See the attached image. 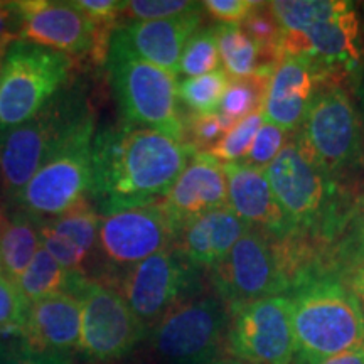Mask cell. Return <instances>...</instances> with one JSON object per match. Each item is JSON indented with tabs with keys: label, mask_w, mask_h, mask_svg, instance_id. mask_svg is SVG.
<instances>
[{
	"label": "cell",
	"mask_w": 364,
	"mask_h": 364,
	"mask_svg": "<svg viewBox=\"0 0 364 364\" xmlns=\"http://www.w3.org/2000/svg\"><path fill=\"white\" fill-rule=\"evenodd\" d=\"M41 248V218L19 208H7L0 238V273L17 282Z\"/></svg>",
	"instance_id": "cell-23"
},
{
	"label": "cell",
	"mask_w": 364,
	"mask_h": 364,
	"mask_svg": "<svg viewBox=\"0 0 364 364\" xmlns=\"http://www.w3.org/2000/svg\"><path fill=\"white\" fill-rule=\"evenodd\" d=\"M9 46H0V71H2V65H4V58H6Z\"/></svg>",
	"instance_id": "cell-46"
},
{
	"label": "cell",
	"mask_w": 364,
	"mask_h": 364,
	"mask_svg": "<svg viewBox=\"0 0 364 364\" xmlns=\"http://www.w3.org/2000/svg\"><path fill=\"white\" fill-rule=\"evenodd\" d=\"M91 115H95L93 103L85 88L70 85L34 118L0 134V194L4 206L16 204L61 140Z\"/></svg>",
	"instance_id": "cell-5"
},
{
	"label": "cell",
	"mask_w": 364,
	"mask_h": 364,
	"mask_svg": "<svg viewBox=\"0 0 364 364\" xmlns=\"http://www.w3.org/2000/svg\"><path fill=\"white\" fill-rule=\"evenodd\" d=\"M312 364H364V348L336 354V356H329Z\"/></svg>",
	"instance_id": "cell-42"
},
{
	"label": "cell",
	"mask_w": 364,
	"mask_h": 364,
	"mask_svg": "<svg viewBox=\"0 0 364 364\" xmlns=\"http://www.w3.org/2000/svg\"><path fill=\"white\" fill-rule=\"evenodd\" d=\"M263 122H265L263 110L241 118L221 136L220 142L209 150V154L223 164L241 162L247 156L250 145H252L255 135L260 130Z\"/></svg>",
	"instance_id": "cell-32"
},
{
	"label": "cell",
	"mask_w": 364,
	"mask_h": 364,
	"mask_svg": "<svg viewBox=\"0 0 364 364\" xmlns=\"http://www.w3.org/2000/svg\"><path fill=\"white\" fill-rule=\"evenodd\" d=\"M44 220L56 233L76 245L90 260L97 247L100 223H102V216L98 215L90 198H83L61 215L44 218Z\"/></svg>",
	"instance_id": "cell-26"
},
{
	"label": "cell",
	"mask_w": 364,
	"mask_h": 364,
	"mask_svg": "<svg viewBox=\"0 0 364 364\" xmlns=\"http://www.w3.org/2000/svg\"><path fill=\"white\" fill-rule=\"evenodd\" d=\"M203 7V2L188 0H130L125 2L120 22H150L164 21Z\"/></svg>",
	"instance_id": "cell-35"
},
{
	"label": "cell",
	"mask_w": 364,
	"mask_h": 364,
	"mask_svg": "<svg viewBox=\"0 0 364 364\" xmlns=\"http://www.w3.org/2000/svg\"><path fill=\"white\" fill-rule=\"evenodd\" d=\"M290 134L282 130L280 127L270 124V122H263L260 130L255 135L252 145H250L247 156L241 162L252 166L255 169L265 171L270 164L275 161L280 150L289 140Z\"/></svg>",
	"instance_id": "cell-36"
},
{
	"label": "cell",
	"mask_w": 364,
	"mask_h": 364,
	"mask_svg": "<svg viewBox=\"0 0 364 364\" xmlns=\"http://www.w3.org/2000/svg\"><path fill=\"white\" fill-rule=\"evenodd\" d=\"M258 6L255 0H204L203 7L213 19L221 24L241 26L253 9Z\"/></svg>",
	"instance_id": "cell-39"
},
{
	"label": "cell",
	"mask_w": 364,
	"mask_h": 364,
	"mask_svg": "<svg viewBox=\"0 0 364 364\" xmlns=\"http://www.w3.org/2000/svg\"><path fill=\"white\" fill-rule=\"evenodd\" d=\"M161 204L176 235L196 218L228 206L223 162L209 152H196Z\"/></svg>",
	"instance_id": "cell-17"
},
{
	"label": "cell",
	"mask_w": 364,
	"mask_h": 364,
	"mask_svg": "<svg viewBox=\"0 0 364 364\" xmlns=\"http://www.w3.org/2000/svg\"><path fill=\"white\" fill-rule=\"evenodd\" d=\"M204 7L164 21L120 22L113 38L150 65L179 76V63L188 41L201 29Z\"/></svg>",
	"instance_id": "cell-18"
},
{
	"label": "cell",
	"mask_w": 364,
	"mask_h": 364,
	"mask_svg": "<svg viewBox=\"0 0 364 364\" xmlns=\"http://www.w3.org/2000/svg\"><path fill=\"white\" fill-rule=\"evenodd\" d=\"M211 364H248V363H243V361H236V359H225V358H221V359H216L215 363H211Z\"/></svg>",
	"instance_id": "cell-45"
},
{
	"label": "cell",
	"mask_w": 364,
	"mask_h": 364,
	"mask_svg": "<svg viewBox=\"0 0 364 364\" xmlns=\"http://www.w3.org/2000/svg\"><path fill=\"white\" fill-rule=\"evenodd\" d=\"M71 4L97 24L118 26L125 9V2L120 0H75Z\"/></svg>",
	"instance_id": "cell-40"
},
{
	"label": "cell",
	"mask_w": 364,
	"mask_h": 364,
	"mask_svg": "<svg viewBox=\"0 0 364 364\" xmlns=\"http://www.w3.org/2000/svg\"><path fill=\"white\" fill-rule=\"evenodd\" d=\"M4 4H6V2H0V7H2V6H4Z\"/></svg>",
	"instance_id": "cell-48"
},
{
	"label": "cell",
	"mask_w": 364,
	"mask_h": 364,
	"mask_svg": "<svg viewBox=\"0 0 364 364\" xmlns=\"http://www.w3.org/2000/svg\"><path fill=\"white\" fill-rule=\"evenodd\" d=\"M300 134L318 166L339 184L364 167V120L344 83L324 80L317 86Z\"/></svg>",
	"instance_id": "cell-7"
},
{
	"label": "cell",
	"mask_w": 364,
	"mask_h": 364,
	"mask_svg": "<svg viewBox=\"0 0 364 364\" xmlns=\"http://www.w3.org/2000/svg\"><path fill=\"white\" fill-rule=\"evenodd\" d=\"M71 272L63 268L46 250L41 247L36 257L22 273V277L16 282L19 287L21 294L29 300H36L48 297V295L66 292L68 282H70Z\"/></svg>",
	"instance_id": "cell-27"
},
{
	"label": "cell",
	"mask_w": 364,
	"mask_h": 364,
	"mask_svg": "<svg viewBox=\"0 0 364 364\" xmlns=\"http://www.w3.org/2000/svg\"><path fill=\"white\" fill-rule=\"evenodd\" d=\"M21 16L16 2H6L0 7V46H11L19 39Z\"/></svg>",
	"instance_id": "cell-41"
},
{
	"label": "cell",
	"mask_w": 364,
	"mask_h": 364,
	"mask_svg": "<svg viewBox=\"0 0 364 364\" xmlns=\"http://www.w3.org/2000/svg\"><path fill=\"white\" fill-rule=\"evenodd\" d=\"M95 135L97 115H91L61 140L12 208L39 218H53L88 198L93 179Z\"/></svg>",
	"instance_id": "cell-12"
},
{
	"label": "cell",
	"mask_w": 364,
	"mask_h": 364,
	"mask_svg": "<svg viewBox=\"0 0 364 364\" xmlns=\"http://www.w3.org/2000/svg\"><path fill=\"white\" fill-rule=\"evenodd\" d=\"M295 334L294 364L364 348V311L351 285L322 263L300 270L285 294Z\"/></svg>",
	"instance_id": "cell-3"
},
{
	"label": "cell",
	"mask_w": 364,
	"mask_h": 364,
	"mask_svg": "<svg viewBox=\"0 0 364 364\" xmlns=\"http://www.w3.org/2000/svg\"><path fill=\"white\" fill-rule=\"evenodd\" d=\"M16 6L21 16V41L73 59H90L97 66L107 65L112 34L118 26L97 24L71 2L22 0Z\"/></svg>",
	"instance_id": "cell-13"
},
{
	"label": "cell",
	"mask_w": 364,
	"mask_h": 364,
	"mask_svg": "<svg viewBox=\"0 0 364 364\" xmlns=\"http://www.w3.org/2000/svg\"><path fill=\"white\" fill-rule=\"evenodd\" d=\"M268 6L282 29L280 59H304L324 80L354 86L364 68V49L353 2L273 0Z\"/></svg>",
	"instance_id": "cell-4"
},
{
	"label": "cell",
	"mask_w": 364,
	"mask_h": 364,
	"mask_svg": "<svg viewBox=\"0 0 364 364\" xmlns=\"http://www.w3.org/2000/svg\"><path fill=\"white\" fill-rule=\"evenodd\" d=\"M41 247L51 255L65 270L85 273L86 275L88 257L76 245H73L70 240L56 233L44 218H41Z\"/></svg>",
	"instance_id": "cell-37"
},
{
	"label": "cell",
	"mask_w": 364,
	"mask_h": 364,
	"mask_svg": "<svg viewBox=\"0 0 364 364\" xmlns=\"http://www.w3.org/2000/svg\"><path fill=\"white\" fill-rule=\"evenodd\" d=\"M324 81L311 63L299 58H282L268 81L263 117L294 134L304 124L317 86Z\"/></svg>",
	"instance_id": "cell-20"
},
{
	"label": "cell",
	"mask_w": 364,
	"mask_h": 364,
	"mask_svg": "<svg viewBox=\"0 0 364 364\" xmlns=\"http://www.w3.org/2000/svg\"><path fill=\"white\" fill-rule=\"evenodd\" d=\"M182 122H184L186 144L193 145L198 152H209L220 142L221 136L236 124L220 112L182 113Z\"/></svg>",
	"instance_id": "cell-31"
},
{
	"label": "cell",
	"mask_w": 364,
	"mask_h": 364,
	"mask_svg": "<svg viewBox=\"0 0 364 364\" xmlns=\"http://www.w3.org/2000/svg\"><path fill=\"white\" fill-rule=\"evenodd\" d=\"M204 273L172 245L132 267L117 290L150 334L177 302L201 292Z\"/></svg>",
	"instance_id": "cell-14"
},
{
	"label": "cell",
	"mask_w": 364,
	"mask_h": 364,
	"mask_svg": "<svg viewBox=\"0 0 364 364\" xmlns=\"http://www.w3.org/2000/svg\"><path fill=\"white\" fill-rule=\"evenodd\" d=\"M31 302L21 294L19 287L0 273V336L21 338Z\"/></svg>",
	"instance_id": "cell-34"
},
{
	"label": "cell",
	"mask_w": 364,
	"mask_h": 364,
	"mask_svg": "<svg viewBox=\"0 0 364 364\" xmlns=\"http://www.w3.org/2000/svg\"><path fill=\"white\" fill-rule=\"evenodd\" d=\"M73 76V58L27 41H14L0 71V134L43 112L71 85Z\"/></svg>",
	"instance_id": "cell-8"
},
{
	"label": "cell",
	"mask_w": 364,
	"mask_h": 364,
	"mask_svg": "<svg viewBox=\"0 0 364 364\" xmlns=\"http://www.w3.org/2000/svg\"><path fill=\"white\" fill-rule=\"evenodd\" d=\"M230 309L215 292L177 302L150 331L149 351L156 364H211L226 354Z\"/></svg>",
	"instance_id": "cell-10"
},
{
	"label": "cell",
	"mask_w": 364,
	"mask_h": 364,
	"mask_svg": "<svg viewBox=\"0 0 364 364\" xmlns=\"http://www.w3.org/2000/svg\"><path fill=\"white\" fill-rule=\"evenodd\" d=\"M6 221H7V208L0 204V238H2V231H4V226H6Z\"/></svg>",
	"instance_id": "cell-44"
},
{
	"label": "cell",
	"mask_w": 364,
	"mask_h": 364,
	"mask_svg": "<svg viewBox=\"0 0 364 364\" xmlns=\"http://www.w3.org/2000/svg\"><path fill=\"white\" fill-rule=\"evenodd\" d=\"M226 354L248 364H294L295 334L287 295L231 309Z\"/></svg>",
	"instance_id": "cell-16"
},
{
	"label": "cell",
	"mask_w": 364,
	"mask_h": 364,
	"mask_svg": "<svg viewBox=\"0 0 364 364\" xmlns=\"http://www.w3.org/2000/svg\"><path fill=\"white\" fill-rule=\"evenodd\" d=\"M223 169L226 176L228 206L241 221L273 240L292 238V230L272 193L265 171L243 162L223 164Z\"/></svg>",
	"instance_id": "cell-19"
},
{
	"label": "cell",
	"mask_w": 364,
	"mask_h": 364,
	"mask_svg": "<svg viewBox=\"0 0 364 364\" xmlns=\"http://www.w3.org/2000/svg\"><path fill=\"white\" fill-rule=\"evenodd\" d=\"M83 307L70 294H53L31 302L21 338L36 351L75 354L80 349Z\"/></svg>",
	"instance_id": "cell-21"
},
{
	"label": "cell",
	"mask_w": 364,
	"mask_h": 364,
	"mask_svg": "<svg viewBox=\"0 0 364 364\" xmlns=\"http://www.w3.org/2000/svg\"><path fill=\"white\" fill-rule=\"evenodd\" d=\"M0 364H75V354L36 351L22 338H2Z\"/></svg>",
	"instance_id": "cell-38"
},
{
	"label": "cell",
	"mask_w": 364,
	"mask_h": 364,
	"mask_svg": "<svg viewBox=\"0 0 364 364\" xmlns=\"http://www.w3.org/2000/svg\"><path fill=\"white\" fill-rule=\"evenodd\" d=\"M176 238L161 203L102 216L97 247L88 260V277L117 290L132 267L171 248Z\"/></svg>",
	"instance_id": "cell-11"
},
{
	"label": "cell",
	"mask_w": 364,
	"mask_h": 364,
	"mask_svg": "<svg viewBox=\"0 0 364 364\" xmlns=\"http://www.w3.org/2000/svg\"><path fill=\"white\" fill-rule=\"evenodd\" d=\"M230 76L225 70L208 73L198 78H186L177 85L179 102L193 113H215L220 110L221 100L225 97Z\"/></svg>",
	"instance_id": "cell-28"
},
{
	"label": "cell",
	"mask_w": 364,
	"mask_h": 364,
	"mask_svg": "<svg viewBox=\"0 0 364 364\" xmlns=\"http://www.w3.org/2000/svg\"><path fill=\"white\" fill-rule=\"evenodd\" d=\"M240 27L258 44V48L272 63L279 65L282 29L268 2H258V6Z\"/></svg>",
	"instance_id": "cell-33"
},
{
	"label": "cell",
	"mask_w": 364,
	"mask_h": 364,
	"mask_svg": "<svg viewBox=\"0 0 364 364\" xmlns=\"http://www.w3.org/2000/svg\"><path fill=\"white\" fill-rule=\"evenodd\" d=\"M216 27L223 70L230 80L250 78L255 75L272 76L277 65L263 54L258 44L240 26L220 24Z\"/></svg>",
	"instance_id": "cell-24"
},
{
	"label": "cell",
	"mask_w": 364,
	"mask_h": 364,
	"mask_svg": "<svg viewBox=\"0 0 364 364\" xmlns=\"http://www.w3.org/2000/svg\"><path fill=\"white\" fill-rule=\"evenodd\" d=\"M364 265V191L354 198L343 231L327 255V267L346 282Z\"/></svg>",
	"instance_id": "cell-25"
},
{
	"label": "cell",
	"mask_w": 364,
	"mask_h": 364,
	"mask_svg": "<svg viewBox=\"0 0 364 364\" xmlns=\"http://www.w3.org/2000/svg\"><path fill=\"white\" fill-rule=\"evenodd\" d=\"M356 295L359 297V300H361V306H363V311H364V290H359V292H356Z\"/></svg>",
	"instance_id": "cell-47"
},
{
	"label": "cell",
	"mask_w": 364,
	"mask_h": 364,
	"mask_svg": "<svg viewBox=\"0 0 364 364\" xmlns=\"http://www.w3.org/2000/svg\"><path fill=\"white\" fill-rule=\"evenodd\" d=\"M268 81H270V76L267 75L231 80L218 112L230 118V120L238 122L241 118L252 115V113L263 110Z\"/></svg>",
	"instance_id": "cell-29"
},
{
	"label": "cell",
	"mask_w": 364,
	"mask_h": 364,
	"mask_svg": "<svg viewBox=\"0 0 364 364\" xmlns=\"http://www.w3.org/2000/svg\"><path fill=\"white\" fill-rule=\"evenodd\" d=\"M265 176L292 230V240L327 262L356 196L318 166L300 130L290 134Z\"/></svg>",
	"instance_id": "cell-2"
},
{
	"label": "cell",
	"mask_w": 364,
	"mask_h": 364,
	"mask_svg": "<svg viewBox=\"0 0 364 364\" xmlns=\"http://www.w3.org/2000/svg\"><path fill=\"white\" fill-rule=\"evenodd\" d=\"M81 341L78 353L91 364H113L129 358L149 332L118 290L90 280L80 295Z\"/></svg>",
	"instance_id": "cell-15"
},
{
	"label": "cell",
	"mask_w": 364,
	"mask_h": 364,
	"mask_svg": "<svg viewBox=\"0 0 364 364\" xmlns=\"http://www.w3.org/2000/svg\"><path fill=\"white\" fill-rule=\"evenodd\" d=\"M354 93H356V103L359 107V112H361L363 120H364V68L361 75L358 76L356 83H354Z\"/></svg>",
	"instance_id": "cell-43"
},
{
	"label": "cell",
	"mask_w": 364,
	"mask_h": 364,
	"mask_svg": "<svg viewBox=\"0 0 364 364\" xmlns=\"http://www.w3.org/2000/svg\"><path fill=\"white\" fill-rule=\"evenodd\" d=\"M196 152L156 130L124 122L105 127L95 135L88 198L100 216L161 203Z\"/></svg>",
	"instance_id": "cell-1"
},
{
	"label": "cell",
	"mask_w": 364,
	"mask_h": 364,
	"mask_svg": "<svg viewBox=\"0 0 364 364\" xmlns=\"http://www.w3.org/2000/svg\"><path fill=\"white\" fill-rule=\"evenodd\" d=\"M294 277L287 240H273L253 228L208 270L213 292L230 311L255 300L285 295Z\"/></svg>",
	"instance_id": "cell-9"
},
{
	"label": "cell",
	"mask_w": 364,
	"mask_h": 364,
	"mask_svg": "<svg viewBox=\"0 0 364 364\" xmlns=\"http://www.w3.org/2000/svg\"><path fill=\"white\" fill-rule=\"evenodd\" d=\"M105 66L124 124L186 142L177 76L136 58L113 36Z\"/></svg>",
	"instance_id": "cell-6"
},
{
	"label": "cell",
	"mask_w": 364,
	"mask_h": 364,
	"mask_svg": "<svg viewBox=\"0 0 364 364\" xmlns=\"http://www.w3.org/2000/svg\"><path fill=\"white\" fill-rule=\"evenodd\" d=\"M221 58L218 48V27H201L188 41L179 63V75L186 78H198L220 70Z\"/></svg>",
	"instance_id": "cell-30"
},
{
	"label": "cell",
	"mask_w": 364,
	"mask_h": 364,
	"mask_svg": "<svg viewBox=\"0 0 364 364\" xmlns=\"http://www.w3.org/2000/svg\"><path fill=\"white\" fill-rule=\"evenodd\" d=\"M250 226L230 206L196 218L177 235L174 248L199 270L208 272L248 233Z\"/></svg>",
	"instance_id": "cell-22"
}]
</instances>
